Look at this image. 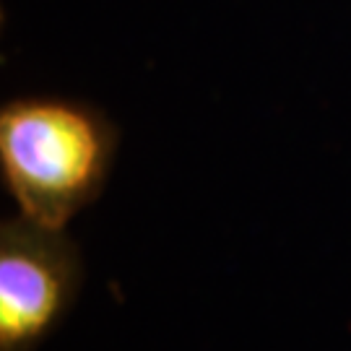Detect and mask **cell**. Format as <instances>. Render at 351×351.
Segmentation results:
<instances>
[{"label": "cell", "mask_w": 351, "mask_h": 351, "mask_svg": "<svg viewBox=\"0 0 351 351\" xmlns=\"http://www.w3.org/2000/svg\"><path fill=\"white\" fill-rule=\"evenodd\" d=\"M117 130L101 110L55 97L11 99L0 110V172L19 213L65 229L99 198Z\"/></svg>", "instance_id": "1"}, {"label": "cell", "mask_w": 351, "mask_h": 351, "mask_svg": "<svg viewBox=\"0 0 351 351\" xmlns=\"http://www.w3.org/2000/svg\"><path fill=\"white\" fill-rule=\"evenodd\" d=\"M84 281L65 229L26 216L0 226V351H34L60 326Z\"/></svg>", "instance_id": "2"}]
</instances>
